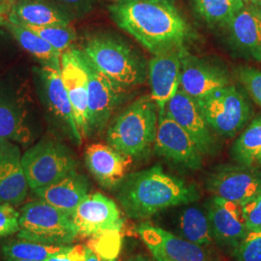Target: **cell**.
<instances>
[{
  "instance_id": "obj_1",
  "label": "cell",
  "mask_w": 261,
  "mask_h": 261,
  "mask_svg": "<svg viewBox=\"0 0 261 261\" xmlns=\"http://www.w3.org/2000/svg\"><path fill=\"white\" fill-rule=\"evenodd\" d=\"M114 23L152 55L183 46L189 27L169 0H115L109 6Z\"/></svg>"
},
{
  "instance_id": "obj_2",
  "label": "cell",
  "mask_w": 261,
  "mask_h": 261,
  "mask_svg": "<svg viewBox=\"0 0 261 261\" xmlns=\"http://www.w3.org/2000/svg\"><path fill=\"white\" fill-rule=\"evenodd\" d=\"M117 198L128 217L143 220L170 207L191 204L199 194L196 187L155 166L127 175L118 187Z\"/></svg>"
},
{
  "instance_id": "obj_3",
  "label": "cell",
  "mask_w": 261,
  "mask_h": 261,
  "mask_svg": "<svg viewBox=\"0 0 261 261\" xmlns=\"http://www.w3.org/2000/svg\"><path fill=\"white\" fill-rule=\"evenodd\" d=\"M159 109L151 96L137 99L111 122L107 141L114 149L130 158L147 154L155 143Z\"/></svg>"
},
{
  "instance_id": "obj_4",
  "label": "cell",
  "mask_w": 261,
  "mask_h": 261,
  "mask_svg": "<svg viewBox=\"0 0 261 261\" xmlns=\"http://www.w3.org/2000/svg\"><path fill=\"white\" fill-rule=\"evenodd\" d=\"M82 53L98 71L125 89L145 81L143 59L120 38L96 34L85 41Z\"/></svg>"
},
{
  "instance_id": "obj_5",
  "label": "cell",
  "mask_w": 261,
  "mask_h": 261,
  "mask_svg": "<svg viewBox=\"0 0 261 261\" xmlns=\"http://www.w3.org/2000/svg\"><path fill=\"white\" fill-rule=\"evenodd\" d=\"M19 227L20 239L49 245H68L79 235L72 218L43 199L23 205Z\"/></svg>"
},
{
  "instance_id": "obj_6",
  "label": "cell",
  "mask_w": 261,
  "mask_h": 261,
  "mask_svg": "<svg viewBox=\"0 0 261 261\" xmlns=\"http://www.w3.org/2000/svg\"><path fill=\"white\" fill-rule=\"evenodd\" d=\"M31 190L48 186L76 171V162L64 144L54 140L39 141L21 157Z\"/></svg>"
},
{
  "instance_id": "obj_7",
  "label": "cell",
  "mask_w": 261,
  "mask_h": 261,
  "mask_svg": "<svg viewBox=\"0 0 261 261\" xmlns=\"http://www.w3.org/2000/svg\"><path fill=\"white\" fill-rule=\"evenodd\" d=\"M196 102L211 130L226 138L242 130L252 116L251 105L233 84Z\"/></svg>"
},
{
  "instance_id": "obj_8",
  "label": "cell",
  "mask_w": 261,
  "mask_h": 261,
  "mask_svg": "<svg viewBox=\"0 0 261 261\" xmlns=\"http://www.w3.org/2000/svg\"><path fill=\"white\" fill-rule=\"evenodd\" d=\"M212 196L243 206L261 193V168L244 165L220 166L208 176Z\"/></svg>"
},
{
  "instance_id": "obj_9",
  "label": "cell",
  "mask_w": 261,
  "mask_h": 261,
  "mask_svg": "<svg viewBox=\"0 0 261 261\" xmlns=\"http://www.w3.org/2000/svg\"><path fill=\"white\" fill-rule=\"evenodd\" d=\"M88 75V115L89 130L101 133L108 126L112 113L121 103L125 88L113 83L98 71L83 55Z\"/></svg>"
},
{
  "instance_id": "obj_10",
  "label": "cell",
  "mask_w": 261,
  "mask_h": 261,
  "mask_svg": "<svg viewBox=\"0 0 261 261\" xmlns=\"http://www.w3.org/2000/svg\"><path fill=\"white\" fill-rule=\"evenodd\" d=\"M61 77L82 139L90 135L88 115V75L80 49L70 47L61 55Z\"/></svg>"
},
{
  "instance_id": "obj_11",
  "label": "cell",
  "mask_w": 261,
  "mask_h": 261,
  "mask_svg": "<svg viewBox=\"0 0 261 261\" xmlns=\"http://www.w3.org/2000/svg\"><path fill=\"white\" fill-rule=\"evenodd\" d=\"M184 45L170 47L153 55L148 62L151 98L164 115L169 100L180 89V76Z\"/></svg>"
},
{
  "instance_id": "obj_12",
  "label": "cell",
  "mask_w": 261,
  "mask_h": 261,
  "mask_svg": "<svg viewBox=\"0 0 261 261\" xmlns=\"http://www.w3.org/2000/svg\"><path fill=\"white\" fill-rule=\"evenodd\" d=\"M77 234L94 237L108 231H120L123 219L115 202L102 194H88L72 216Z\"/></svg>"
},
{
  "instance_id": "obj_13",
  "label": "cell",
  "mask_w": 261,
  "mask_h": 261,
  "mask_svg": "<svg viewBox=\"0 0 261 261\" xmlns=\"http://www.w3.org/2000/svg\"><path fill=\"white\" fill-rule=\"evenodd\" d=\"M155 149L161 156L190 169L202 166V153L195 141L166 113L159 117Z\"/></svg>"
},
{
  "instance_id": "obj_14",
  "label": "cell",
  "mask_w": 261,
  "mask_h": 261,
  "mask_svg": "<svg viewBox=\"0 0 261 261\" xmlns=\"http://www.w3.org/2000/svg\"><path fill=\"white\" fill-rule=\"evenodd\" d=\"M228 84L230 79L223 67L192 56L185 48L180 76L182 91L200 101Z\"/></svg>"
},
{
  "instance_id": "obj_15",
  "label": "cell",
  "mask_w": 261,
  "mask_h": 261,
  "mask_svg": "<svg viewBox=\"0 0 261 261\" xmlns=\"http://www.w3.org/2000/svg\"><path fill=\"white\" fill-rule=\"evenodd\" d=\"M165 113L186 130L202 155L216 153L217 143L211 128L194 98L179 89L169 100Z\"/></svg>"
},
{
  "instance_id": "obj_16",
  "label": "cell",
  "mask_w": 261,
  "mask_h": 261,
  "mask_svg": "<svg viewBox=\"0 0 261 261\" xmlns=\"http://www.w3.org/2000/svg\"><path fill=\"white\" fill-rule=\"evenodd\" d=\"M137 230L155 258L172 261H214L204 247L180 238L159 226L141 224Z\"/></svg>"
},
{
  "instance_id": "obj_17",
  "label": "cell",
  "mask_w": 261,
  "mask_h": 261,
  "mask_svg": "<svg viewBox=\"0 0 261 261\" xmlns=\"http://www.w3.org/2000/svg\"><path fill=\"white\" fill-rule=\"evenodd\" d=\"M34 139L30 111L24 99L0 85V140L28 146Z\"/></svg>"
},
{
  "instance_id": "obj_18",
  "label": "cell",
  "mask_w": 261,
  "mask_h": 261,
  "mask_svg": "<svg viewBox=\"0 0 261 261\" xmlns=\"http://www.w3.org/2000/svg\"><path fill=\"white\" fill-rule=\"evenodd\" d=\"M207 216L214 239L232 251L249 232L242 206L234 202L212 196L207 205Z\"/></svg>"
},
{
  "instance_id": "obj_19",
  "label": "cell",
  "mask_w": 261,
  "mask_h": 261,
  "mask_svg": "<svg viewBox=\"0 0 261 261\" xmlns=\"http://www.w3.org/2000/svg\"><path fill=\"white\" fill-rule=\"evenodd\" d=\"M38 74L47 109L55 118L69 130L75 141L81 144L83 139L77 130L73 109L61 77L60 62L41 66Z\"/></svg>"
},
{
  "instance_id": "obj_20",
  "label": "cell",
  "mask_w": 261,
  "mask_h": 261,
  "mask_svg": "<svg viewBox=\"0 0 261 261\" xmlns=\"http://www.w3.org/2000/svg\"><path fill=\"white\" fill-rule=\"evenodd\" d=\"M132 160L109 144L94 143L85 150L86 167L98 183L106 189L121 185L127 177Z\"/></svg>"
},
{
  "instance_id": "obj_21",
  "label": "cell",
  "mask_w": 261,
  "mask_h": 261,
  "mask_svg": "<svg viewBox=\"0 0 261 261\" xmlns=\"http://www.w3.org/2000/svg\"><path fill=\"white\" fill-rule=\"evenodd\" d=\"M17 143L0 140V203L21 204L28 196V180Z\"/></svg>"
},
{
  "instance_id": "obj_22",
  "label": "cell",
  "mask_w": 261,
  "mask_h": 261,
  "mask_svg": "<svg viewBox=\"0 0 261 261\" xmlns=\"http://www.w3.org/2000/svg\"><path fill=\"white\" fill-rule=\"evenodd\" d=\"M234 44L261 62V3H244L226 24Z\"/></svg>"
},
{
  "instance_id": "obj_23",
  "label": "cell",
  "mask_w": 261,
  "mask_h": 261,
  "mask_svg": "<svg viewBox=\"0 0 261 261\" xmlns=\"http://www.w3.org/2000/svg\"><path fill=\"white\" fill-rule=\"evenodd\" d=\"M73 16L55 0H18L11 8L8 20L32 27L68 25Z\"/></svg>"
},
{
  "instance_id": "obj_24",
  "label": "cell",
  "mask_w": 261,
  "mask_h": 261,
  "mask_svg": "<svg viewBox=\"0 0 261 261\" xmlns=\"http://www.w3.org/2000/svg\"><path fill=\"white\" fill-rule=\"evenodd\" d=\"M89 182L76 171L48 186L33 190L35 195L72 218L75 209L88 195Z\"/></svg>"
},
{
  "instance_id": "obj_25",
  "label": "cell",
  "mask_w": 261,
  "mask_h": 261,
  "mask_svg": "<svg viewBox=\"0 0 261 261\" xmlns=\"http://www.w3.org/2000/svg\"><path fill=\"white\" fill-rule=\"evenodd\" d=\"M237 164L261 168V116L243 130L230 149Z\"/></svg>"
},
{
  "instance_id": "obj_26",
  "label": "cell",
  "mask_w": 261,
  "mask_h": 261,
  "mask_svg": "<svg viewBox=\"0 0 261 261\" xmlns=\"http://www.w3.org/2000/svg\"><path fill=\"white\" fill-rule=\"evenodd\" d=\"M5 27L9 30L11 35L19 43V46L38 59L42 65L60 62L62 54L57 51L46 40L40 37L32 30L20 24L11 22L9 20Z\"/></svg>"
},
{
  "instance_id": "obj_27",
  "label": "cell",
  "mask_w": 261,
  "mask_h": 261,
  "mask_svg": "<svg viewBox=\"0 0 261 261\" xmlns=\"http://www.w3.org/2000/svg\"><path fill=\"white\" fill-rule=\"evenodd\" d=\"M66 247L67 245H49L19 238L5 244L2 252L7 260L47 261Z\"/></svg>"
},
{
  "instance_id": "obj_28",
  "label": "cell",
  "mask_w": 261,
  "mask_h": 261,
  "mask_svg": "<svg viewBox=\"0 0 261 261\" xmlns=\"http://www.w3.org/2000/svg\"><path fill=\"white\" fill-rule=\"evenodd\" d=\"M180 229L184 238L201 247L213 242V234L208 216L197 207H188L180 217Z\"/></svg>"
},
{
  "instance_id": "obj_29",
  "label": "cell",
  "mask_w": 261,
  "mask_h": 261,
  "mask_svg": "<svg viewBox=\"0 0 261 261\" xmlns=\"http://www.w3.org/2000/svg\"><path fill=\"white\" fill-rule=\"evenodd\" d=\"M197 13L209 24H227L244 0H194Z\"/></svg>"
},
{
  "instance_id": "obj_30",
  "label": "cell",
  "mask_w": 261,
  "mask_h": 261,
  "mask_svg": "<svg viewBox=\"0 0 261 261\" xmlns=\"http://www.w3.org/2000/svg\"><path fill=\"white\" fill-rule=\"evenodd\" d=\"M10 21V20H9ZM20 24L35 32L40 37L46 40L47 43L56 48L60 54L69 49L76 39L75 28L71 24L68 25H49V27H32L17 21H11Z\"/></svg>"
},
{
  "instance_id": "obj_31",
  "label": "cell",
  "mask_w": 261,
  "mask_h": 261,
  "mask_svg": "<svg viewBox=\"0 0 261 261\" xmlns=\"http://www.w3.org/2000/svg\"><path fill=\"white\" fill-rule=\"evenodd\" d=\"M90 245L88 248L100 256L109 260H115L121 247L120 231H108L94 236Z\"/></svg>"
},
{
  "instance_id": "obj_32",
  "label": "cell",
  "mask_w": 261,
  "mask_h": 261,
  "mask_svg": "<svg viewBox=\"0 0 261 261\" xmlns=\"http://www.w3.org/2000/svg\"><path fill=\"white\" fill-rule=\"evenodd\" d=\"M236 261H261V230L249 231L233 250Z\"/></svg>"
},
{
  "instance_id": "obj_33",
  "label": "cell",
  "mask_w": 261,
  "mask_h": 261,
  "mask_svg": "<svg viewBox=\"0 0 261 261\" xmlns=\"http://www.w3.org/2000/svg\"><path fill=\"white\" fill-rule=\"evenodd\" d=\"M236 75L253 101L261 108V70L252 67H240L237 69Z\"/></svg>"
},
{
  "instance_id": "obj_34",
  "label": "cell",
  "mask_w": 261,
  "mask_h": 261,
  "mask_svg": "<svg viewBox=\"0 0 261 261\" xmlns=\"http://www.w3.org/2000/svg\"><path fill=\"white\" fill-rule=\"evenodd\" d=\"M19 213L8 203H0V238L19 232Z\"/></svg>"
},
{
  "instance_id": "obj_35",
  "label": "cell",
  "mask_w": 261,
  "mask_h": 261,
  "mask_svg": "<svg viewBox=\"0 0 261 261\" xmlns=\"http://www.w3.org/2000/svg\"><path fill=\"white\" fill-rule=\"evenodd\" d=\"M243 215L249 231L261 230V193L242 206Z\"/></svg>"
},
{
  "instance_id": "obj_36",
  "label": "cell",
  "mask_w": 261,
  "mask_h": 261,
  "mask_svg": "<svg viewBox=\"0 0 261 261\" xmlns=\"http://www.w3.org/2000/svg\"><path fill=\"white\" fill-rule=\"evenodd\" d=\"M87 247L84 245L67 246L65 250L57 252L47 261H85Z\"/></svg>"
},
{
  "instance_id": "obj_37",
  "label": "cell",
  "mask_w": 261,
  "mask_h": 261,
  "mask_svg": "<svg viewBox=\"0 0 261 261\" xmlns=\"http://www.w3.org/2000/svg\"><path fill=\"white\" fill-rule=\"evenodd\" d=\"M74 18L84 16L93 8L94 0H55Z\"/></svg>"
},
{
  "instance_id": "obj_38",
  "label": "cell",
  "mask_w": 261,
  "mask_h": 261,
  "mask_svg": "<svg viewBox=\"0 0 261 261\" xmlns=\"http://www.w3.org/2000/svg\"><path fill=\"white\" fill-rule=\"evenodd\" d=\"M85 261H115V260H109V259H106L102 256H100L99 254H97L96 252H93L90 248L87 247V250H86V259Z\"/></svg>"
},
{
  "instance_id": "obj_39",
  "label": "cell",
  "mask_w": 261,
  "mask_h": 261,
  "mask_svg": "<svg viewBox=\"0 0 261 261\" xmlns=\"http://www.w3.org/2000/svg\"><path fill=\"white\" fill-rule=\"evenodd\" d=\"M10 8H11V6L7 3L0 2V16H4L7 12H9Z\"/></svg>"
},
{
  "instance_id": "obj_40",
  "label": "cell",
  "mask_w": 261,
  "mask_h": 261,
  "mask_svg": "<svg viewBox=\"0 0 261 261\" xmlns=\"http://www.w3.org/2000/svg\"><path fill=\"white\" fill-rule=\"evenodd\" d=\"M128 261H150L146 256H143V255H137V256H134L132 257Z\"/></svg>"
},
{
  "instance_id": "obj_41",
  "label": "cell",
  "mask_w": 261,
  "mask_h": 261,
  "mask_svg": "<svg viewBox=\"0 0 261 261\" xmlns=\"http://www.w3.org/2000/svg\"><path fill=\"white\" fill-rule=\"evenodd\" d=\"M7 21H8V19H6L5 16H0V27H1V25H4V27H5V24L7 23Z\"/></svg>"
},
{
  "instance_id": "obj_42",
  "label": "cell",
  "mask_w": 261,
  "mask_h": 261,
  "mask_svg": "<svg viewBox=\"0 0 261 261\" xmlns=\"http://www.w3.org/2000/svg\"><path fill=\"white\" fill-rule=\"evenodd\" d=\"M18 0H6V2H7V4L8 5H10L11 6V8H12V6L17 2Z\"/></svg>"
},
{
  "instance_id": "obj_43",
  "label": "cell",
  "mask_w": 261,
  "mask_h": 261,
  "mask_svg": "<svg viewBox=\"0 0 261 261\" xmlns=\"http://www.w3.org/2000/svg\"><path fill=\"white\" fill-rule=\"evenodd\" d=\"M156 260H157V261H172V260H168V259H166V258H156Z\"/></svg>"
},
{
  "instance_id": "obj_44",
  "label": "cell",
  "mask_w": 261,
  "mask_h": 261,
  "mask_svg": "<svg viewBox=\"0 0 261 261\" xmlns=\"http://www.w3.org/2000/svg\"><path fill=\"white\" fill-rule=\"evenodd\" d=\"M248 1H255V2H258V1H261V0H248Z\"/></svg>"
},
{
  "instance_id": "obj_45",
  "label": "cell",
  "mask_w": 261,
  "mask_h": 261,
  "mask_svg": "<svg viewBox=\"0 0 261 261\" xmlns=\"http://www.w3.org/2000/svg\"><path fill=\"white\" fill-rule=\"evenodd\" d=\"M0 2H3V3H7L6 0H0Z\"/></svg>"
},
{
  "instance_id": "obj_46",
  "label": "cell",
  "mask_w": 261,
  "mask_h": 261,
  "mask_svg": "<svg viewBox=\"0 0 261 261\" xmlns=\"http://www.w3.org/2000/svg\"><path fill=\"white\" fill-rule=\"evenodd\" d=\"M7 261H28V260H7Z\"/></svg>"
}]
</instances>
